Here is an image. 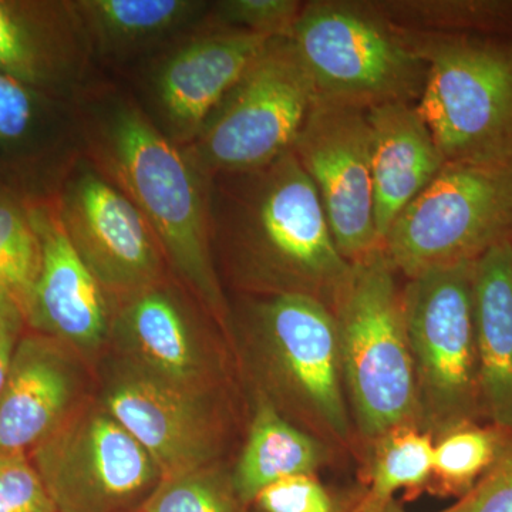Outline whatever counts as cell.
<instances>
[{"mask_svg":"<svg viewBox=\"0 0 512 512\" xmlns=\"http://www.w3.org/2000/svg\"><path fill=\"white\" fill-rule=\"evenodd\" d=\"M370 487L355 512H383L394 495L423 487L433 476L434 441L414 424L397 427L379 437Z\"/></svg>","mask_w":512,"mask_h":512,"instance_id":"24","label":"cell"},{"mask_svg":"<svg viewBox=\"0 0 512 512\" xmlns=\"http://www.w3.org/2000/svg\"><path fill=\"white\" fill-rule=\"evenodd\" d=\"M315 100L370 107L419 101L427 63L373 2H303L291 37Z\"/></svg>","mask_w":512,"mask_h":512,"instance_id":"5","label":"cell"},{"mask_svg":"<svg viewBox=\"0 0 512 512\" xmlns=\"http://www.w3.org/2000/svg\"><path fill=\"white\" fill-rule=\"evenodd\" d=\"M399 30L427 63L416 109L446 163L511 164L512 45Z\"/></svg>","mask_w":512,"mask_h":512,"instance_id":"3","label":"cell"},{"mask_svg":"<svg viewBox=\"0 0 512 512\" xmlns=\"http://www.w3.org/2000/svg\"><path fill=\"white\" fill-rule=\"evenodd\" d=\"M55 200L73 248L114 305L170 278L153 228L83 151L67 164Z\"/></svg>","mask_w":512,"mask_h":512,"instance_id":"10","label":"cell"},{"mask_svg":"<svg viewBox=\"0 0 512 512\" xmlns=\"http://www.w3.org/2000/svg\"><path fill=\"white\" fill-rule=\"evenodd\" d=\"M141 512H244L231 476L217 464L161 478Z\"/></svg>","mask_w":512,"mask_h":512,"instance_id":"27","label":"cell"},{"mask_svg":"<svg viewBox=\"0 0 512 512\" xmlns=\"http://www.w3.org/2000/svg\"><path fill=\"white\" fill-rule=\"evenodd\" d=\"M26 326L22 308L8 295L0 293V394L8 379L13 355L25 335Z\"/></svg>","mask_w":512,"mask_h":512,"instance_id":"33","label":"cell"},{"mask_svg":"<svg viewBox=\"0 0 512 512\" xmlns=\"http://www.w3.org/2000/svg\"><path fill=\"white\" fill-rule=\"evenodd\" d=\"M187 292L168 278L116 303L110 339L127 362L168 382L212 392L215 363Z\"/></svg>","mask_w":512,"mask_h":512,"instance_id":"16","label":"cell"},{"mask_svg":"<svg viewBox=\"0 0 512 512\" xmlns=\"http://www.w3.org/2000/svg\"><path fill=\"white\" fill-rule=\"evenodd\" d=\"M512 239V163L446 164L394 221L383 251L407 279L476 262Z\"/></svg>","mask_w":512,"mask_h":512,"instance_id":"8","label":"cell"},{"mask_svg":"<svg viewBox=\"0 0 512 512\" xmlns=\"http://www.w3.org/2000/svg\"><path fill=\"white\" fill-rule=\"evenodd\" d=\"M94 60L124 63L207 18L200 0H74Z\"/></svg>","mask_w":512,"mask_h":512,"instance_id":"21","label":"cell"},{"mask_svg":"<svg viewBox=\"0 0 512 512\" xmlns=\"http://www.w3.org/2000/svg\"><path fill=\"white\" fill-rule=\"evenodd\" d=\"M74 103L83 153L146 218L171 274L212 318L227 322L212 252L210 181L134 97L96 84Z\"/></svg>","mask_w":512,"mask_h":512,"instance_id":"1","label":"cell"},{"mask_svg":"<svg viewBox=\"0 0 512 512\" xmlns=\"http://www.w3.org/2000/svg\"><path fill=\"white\" fill-rule=\"evenodd\" d=\"M252 504L261 512H338L326 488L308 474L268 485Z\"/></svg>","mask_w":512,"mask_h":512,"instance_id":"31","label":"cell"},{"mask_svg":"<svg viewBox=\"0 0 512 512\" xmlns=\"http://www.w3.org/2000/svg\"><path fill=\"white\" fill-rule=\"evenodd\" d=\"M252 322L296 403L332 436H349L348 403L332 309L305 293H276L254 303Z\"/></svg>","mask_w":512,"mask_h":512,"instance_id":"13","label":"cell"},{"mask_svg":"<svg viewBox=\"0 0 512 512\" xmlns=\"http://www.w3.org/2000/svg\"><path fill=\"white\" fill-rule=\"evenodd\" d=\"M474 323L485 416L512 430V239L474 265Z\"/></svg>","mask_w":512,"mask_h":512,"instance_id":"20","label":"cell"},{"mask_svg":"<svg viewBox=\"0 0 512 512\" xmlns=\"http://www.w3.org/2000/svg\"><path fill=\"white\" fill-rule=\"evenodd\" d=\"M39 90L0 73V144L22 146L35 136L46 113Z\"/></svg>","mask_w":512,"mask_h":512,"instance_id":"30","label":"cell"},{"mask_svg":"<svg viewBox=\"0 0 512 512\" xmlns=\"http://www.w3.org/2000/svg\"><path fill=\"white\" fill-rule=\"evenodd\" d=\"M366 110L313 101L292 148L315 185L336 247L350 264L383 249L373 210Z\"/></svg>","mask_w":512,"mask_h":512,"instance_id":"11","label":"cell"},{"mask_svg":"<svg viewBox=\"0 0 512 512\" xmlns=\"http://www.w3.org/2000/svg\"><path fill=\"white\" fill-rule=\"evenodd\" d=\"M79 357L49 336L23 335L0 394V447L29 453L83 402Z\"/></svg>","mask_w":512,"mask_h":512,"instance_id":"18","label":"cell"},{"mask_svg":"<svg viewBox=\"0 0 512 512\" xmlns=\"http://www.w3.org/2000/svg\"><path fill=\"white\" fill-rule=\"evenodd\" d=\"M302 8L298 0H224L212 3L205 19L221 28L291 39Z\"/></svg>","mask_w":512,"mask_h":512,"instance_id":"28","label":"cell"},{"mask_svg":"<svg viewBox=\"0 0 512 512\" xmlns=\"http://www.w3.org/2000/svg\"><path fill=\"white\" fill-rule=\"evenodd\" d=\"M212 252L268 295L305 293L332 306L352 264L340 254L311 178L293 151L208 185Z\"/></svg>","mask_w":512,"mask_h":512,"instance_id":"2","label":"cell"},{"mask_svg":"<svg viewBox=\"0 0 512 512\" xmlns=\"http://www.w3.org/2000/svg\"><path fill=\"white\" fill-rule=\"evenodd\" d=\"M315 101L311 77L289 39H271L183 147L207 178L264 167L292 151Z\"/></svg>","mask_w":512,"mask_h":512,"instance_id":"7","label":"cell"},{"mask_svg":"<svg viewBox=\"0 0 512 512\" xmlns=\"http://www.w3.org/2000/svg\"><path fill=\"white\" fill-rule=\"evenodd\" d=\"M269 40L210 23L183 37L151 67L148 116L173 143L188 146Z\"/></svg>","mask_w":512,"mask_h":512,"instance_id":"14","label":"cell"},{"mask_svg":"<svg viewBox=\"0 0 512 512\" xmlns=\"http://www.w3.org/2000/svg\"><path fill=\"white\" fill-rule=\"evenodd\" d=\"M28 211L39 237L40 269L26 325L79 356H92L110 339L114 303L73 248L55 198L28 202Z\"/></svg>","mask_w":512,"mask_h":512,"instance_id":"15","label":"cell"},{"mask_svg":"<svg viewBox=\"0 0 512 512\" xmlns=\"http://www.w3.org/2000/svg\"><path fill=\"white\" fill-rule=\"evenodd\" d=\"M383 512H397V511H393L392 508L389 507V508H387L386 511H383Z\"/></svg>","mask_w":512,"mask_h":512,"instance_id":"34","label":"cell"},{"mask_svg":"<svg viewBox=\"0 0 512 512\" xmlns=\"http://www.w3.org/2000/svg\"><path fill=\"white\" fill-rule=\"evenodd\" d=\"M325 448L284 419L271 400L259 397L247 443L231 474L241 503L248 507L268 485L292 476H315Z\"/></svg>","mask_w":512,"mask_h":512,"instance_id":"22","label":"cell"},{"mask_svg":"<svg viewBox=\"0 0 512 512\" xmlns=\"http://www.w3.org/2000/svg\"><path fill=\"white\" fill-rule=\"evenodd\" d=\"M441 512H512V430L487 473L456 504Z\"/></svg>","mask_w":512,"mask_h":512,"instance_id":"32","label":"cell"},{"mask_svg":"<svg viewBox=\"0 0 512 512\" xmlns=\"http://www.w3.org/2000/svg\"><path fill=\"white\" fill-rule=\"evenodd\" d=\"M126 512H141V511L138 510V508H136V510L126 511Z\"/></svg>","mask_w":512,"mask_h":512,"instance_id":"35","label":"cell"},{"mask_svg":"<svg viewBox=\"0 0 512 512\" xmlns=\"http://www.w3.org/2000/svg\"><path fill=\"white\" fill-rule=\"evenodd\" d=\"M370 131L373 210L384 244L400 214L446 165L416 104L386 103L366 110Z\"/></svg>","mask_w":512,"mask_h":512,"instance_id":"19","label":"cell"},{"mask_svg":"<svg viewBox=\"0 0 512 512\" xmlns=\"http://www.w3.org/2000/svg\"><path fill=\"white\" fill-rule=\"evenodd\" d=\"M396 272L380 249L352 264L348 282L330 306L357 426L363 436L376 440L414 424L419 413Z\"/></svg>","mask_w":512,"mask_h":512,"instance_id":"4","label":"cell"},{"mask_svg":"<svg viewBox=\"0 0 512 512\" xmlns=\"http://www.w3.org/2000/svg\"><path fill=\"white\" fill-rule=\"evenodd\" d=\"M100 403L147 451L161 476L215 463L224 427L212 392L161 379L121 359Z\"/></svg>","mask_w":512,"mask_h":512,"instance_id":"12","label":"cell"},{"mask_svg":"<svg viewBox=\"0 0 512 512\" xmlns=\"http://www.w3.org/2000/svg\"><path fill=\"white\" fill-rule=\"evenodd\" d=\"M510 433L493 423H471L447 431L434 443L431 478H436L444 493L463 497L493 466Z\"/></svg>","mask_w":512,"mask_h":512,"instance_id":"25","label":"cell"},{"mask_svg":"<svg viewBox=\"0 0 512 512\" xmlns=\"http://www.w3.org/2000/svg\"><path fill=\"white\" fill-rule=\"evenodd\" d=\"M94 62L72 2L0 0V73L76 101L94 86Z\"/></svg>","mask_w":512,"mask_h":512,"instance_id":"17","label":"cell"},{"mask_svg":"<svg viewBox=\"0 0 512 512\" xmlns=\"http://www.w3.org/2000/svg\"><path fill=\"white\" fill-rule=\"evenodd\" d=\"M40 269V242L30 220L28 202L0 188V293L23 313Z\"/></svg>","mask_w":512,"mask_h":512,"instance_id":"26","label":"cell"},{"mask_svg":"<svg viewBox=\"0 0 512 512\" xmlns=\"http://www.w3.org/2000/svg\"><path fill=\"white\" fill-rule=\"evenodd\" d=\"M396 28L433 35L512 32L508 0H392L373 2Z\"/></svg>","mask_w":512,"mask_h":512,"instance_id":"23","label":"cell"},{"mask_svg":"<svg viewBox=\"0 0 512 512\" xmlns=\"http://www.w3.org/2000/svg\"><path fill=\"white\" fill-rule=\"evenodd\" d=\"M474 265L463 262L423 272L410 278L402 291L417 420L427 433L439 437L485 416L474 323Z\"/></svg>","mask_w":512,"mask_h":512,"instance_id":"6","label":"cell"},{"mask_svg":"<svg viewBox=\"0 0 512 512\" xmlns=\"http://www.w3.org/2000/svg\"><path fill=\"white\" fill-rule=\"evenodd\" d=\"M29 457L57 512L136 510L163 478L119 421L89 399Z\"/></svg>","mask_w":512,"mask_h":512,"instance_id":"9","label":"cell"},{"mask_svg":"<svg viewBox=\"0 0 512 512\" xmlns=\"http://www.w3.org/2000/svg\"><path fill=\"white\" fill-rule=\"evenodd\" d=\"M0 512H57L26 451L0 447Z\"/></svg>","mask_w":512,"mask_h":512,"instance_id":"29","label":"cell"}]
</instances>
